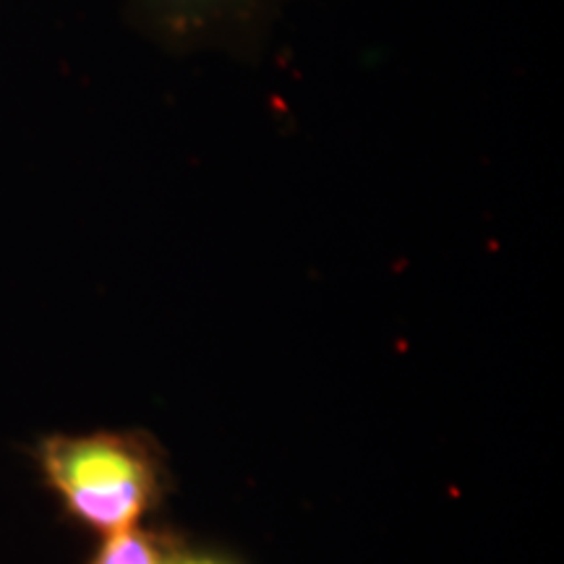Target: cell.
<instances>
[{"mask_svg": "<svg viewBox=\"0 0 564 564\" xmlns=\"http://www.w3.org/2000/svg\"><path fill=\"white\" fill-rule=\"evenodd\" d=\"M40 468L70 518L105 535L137 528L160 497L154 449L131 434L51 436Z\"/></svg>", "mask_w": 564, "mask_h": 564, "instance_id": "obj_1", "label": "cell"}, {"mask_svg": "<svg viewBox=\"0 0 564 564\" xmlns=\"http://www.w3.org/2000/svg\"><path fill=\"white\" fill-rule=\"evenodd\" d=\"M137 17L160 40L202 45L243 32L262 17L270 0H131Z\"/></svg>", "mask_w": 564, "mask_h": 564, "instance_id": "obj_2", "label": "cell"}, {"mask_svg": "<svg viewBox=\"0 0 564 564\" xmlns=\"http://www.w3.org/2000/svg\"><path fill=\"white\" fill-rule=\"evenodd\" d=\"M175 560L171 546L158 533L129 528L108 535L91 564H171Z\"/></svg>", "mask_w": 564, "mask_h": 564, "instance_id": "obj_3", "label": "cell"}, {"mask_svg": "<svg viewBox=\"0 0 564 564\" xmlns=\"http://www.w3.org/2000/svg\"><path fill=\"white\" fill-rule=\"evenodd\" d=\"M171 564H220V562H212V560H173Z\"/></svg>", "mask_w": 564, "mask_h": 564, "instance_id": "obj_4", "label": "cell"}]
</instances>
